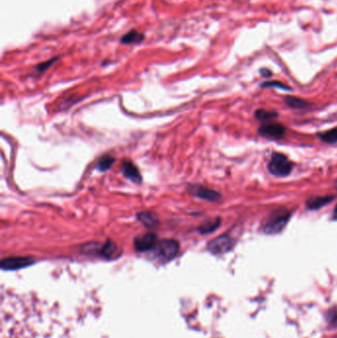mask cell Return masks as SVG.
I'll use <instances>...</instances> for the list:
<instances>
[{"mask_svg":"<svg viewBox=\"0 0 337 338\" xmlns=\"http://www.w3.org/2000/svg\"><path fill=\"white\" fill-rule=\"evenodd\" d=\"M333 200H334L333 195L315 196V197H311L307 200L306 206L309 210H319L320 208L329 204V203H331Z\"/></svg>","mask_w":337,"mask_h":338,"instance_id":"11","label":"cell"},{"mask_svg":"<svg viewBox=\"0 0 337 338\" xmlns=\"http://www.w3.org/2000/svg\"><path fill=\"white\" fill-rule=\"evenodd\" d=\"M334 186H335V188H336V189H337V180H336V181H335V183H334Z\"/></svg>","mask_w":337,"mask_h":338,"instance_id":"24","label":"cell"},{"mask_svg":"<svg viewBox=\"0 0 337 338\" xmlns=\"http://www.w3.org/2000/svg\"><path fill=\"white\" fill-rule=\"evenodd\" d=\"M291 218V213L285 208H279L269 214L262 225L263 232L266 234L280 233L287 225Z\"/></svg>","mask_w":337,"mask_h":338,"instance_id":"1","label":"cell"},{"mask_svg":"<svg viewBox=\"0 0 337 338\" xmlns=\"http://www.w3.org/2000/svg\"><path fill=\"white\" fill-rule=\"evenodd\" d=\"M234 244V240L229 235L223 234L211 241L207 245V249L215 255H220L230 251L233 248Z\"/></svg>","mask_w":337,"mask_h":338,"instance_id":"5","label":"cell"},{"mask_svg":"<svg viewBox=\"0 0 337 338\" xmlns=\"http://www.w3.org/2000/svg\"><path fill=\"white\" fill-rule=\"evenodd\" d=\"M158 242L157 235L153 232H148L146 234L137 236L133 240V247L138 252H148L154 248Z\"/></svg>","mask_w":337,"mask_h":338,"instance_id":"7","label":"cell"},{"mask_svg":"<svg viewBox=\"0 0 337 338\" xmlns=\"http://www.w3.org/2000/svg\"><path fill=\"white\" fill-rule=\"evenodd\" d=\"M56 59H57V57H54V58H52V59H50V60H47V61H45V62H42V63L38 64V65L36 66V72H37L38 74H42V73L46 72V71L49 69V67H50Z\"/></svg>","mask_w":337,"mask_h":338,"instance_id":"21","label":"cell"},{"mask_svg":"<svg viewBox=\"0 0 337 338\" xmlns=\"http://www.w3.org/2000/svg\"><path fill=\"white\" fill-rule=\"evenodd\" d=\"M285 103L293 108V109H305L309 106H311V104L309 102H307L306 100H302L300 98L298 97H294V96H286L284 98Z\"/></svg>","mask_w":337,"mask_h":338,"instance_id":"15","label":"cell"},{"mask_svg":"<svg viewBox=\"0 0 337 338\" xmlns=\"http://www.w3.org/2000/svg\"><path fill=\"white\" fill-rule=\"evenodd\" d=\"M260 86L262 88H280L282 90H286V91H290L292 90V88L286 84H284L281 81H277V80H273V81H264L260 84Z\"/></svg>","mask_w":337,"mask_h":338,"instance_id":"19","label":"cell"},{"mask_svg":"<svg viewBox=\"0 0 337 338\" xmlns=\"http://www.w3.org/2000/svg\"><path fill=\"white\" fill-rule=\"evenodd\" d=\"M137 219L147 228L150 229L155 228L159 225V220L157 216L152 212H140L137 214Z\"/></svg>","mask_w":337,"mask_h":338,"instance_id":"12","label":"cell"},{"mask_svg":"<svg viewBox=\"0 0 337 338\" xmlns=\"http://www.w3.org/2000/svg\"><path fill=\"white\" fill-rule=\"evenodd\" d=\"M318 137L324 143L326 144H335L337 143V127L333 128L331 130L322 131L318 133Z\"/></svg>","mask_w":337,"mask_h":338,"instance_id":"17","label":"cell"},{"mask_svg":"<svg viewBox=\"0 0 337 338\" xmlns=\"http://www.w3.org/2000/svg\"><path fill=\"white\" fill-rule=\"evenodd\" d=\"M327 321L332 327H337V307H333L328 311Z\"/></svg>","mask_w":337,"mask_h":338,"instance_id":"20","label":"cell"},{"mask_svg":"<svg viewBox=\"0 0 337 338\" xmlns=\"http://www.w3.org/2000/svg\"><path fill=\"white\" fill-rule=\"evenodd\" d=\"M258 132L265 138L279 140L285 136L286 128L280 124L269 123V124L262 125L258 129Z\"/></svg>","mask_w":337,"mask_h":338,"instance_id":"8","label":"cell"},{"mask_svg":"<svg viewBox=\"0 0 337 338\" xmlns=\"http://www.w3.org/2000/svg\"><path fill=\"white\" fill-rule=\"evenodd\" d=\"M35 260L32 257L28 256H18V257H8L4 258L1 261V269L2 270H8V271H12V270H18L21 268L28 267L32 264H34Z\"/></svg>","mask_w":337,"mask_h":338,"instance_id":"9","label":"cell"},{"mask_svg":"<svg viewBox=\"0 0 337 338\" xmlns=\"http://www.w3.org/2000/svg\"><path fill=\"white\" fill-rule=\"evenodd\" d=\"M260 74H261L262 76H265V77H270L272 75V73L269 70H267V69H262L260 71Z\"/></svg>","mask_w":337,"mask_h":338,"instance_id":"22","label":"cell"},{"mask_svg":"<svg viewBox=\"0 0 337 338\" xmlns=\"http://www.w3.org/2000/svg\"><path fill=\"white\" fill-rule=\"evenodd\" d=\"M180 250V244L175 240L164 239L157 242L154 248L151 250L153 256L159 261L168 262L174 259Z\"/></svg>","mask_w":337,"mask_h":338,"instance_id":"2","label":"cell"},{"mask_svg":"<svg viewBox=\"0 0 337 338\" xmlns=\"http://www.w3.org/2000/svg\"><path fill=\"white\" fill-rule=\"evenodd\" d=\"M255 118L260 122H268L278 117V113L275 111H268L264 109H258L254 113Z\"/></svg>","mask_w":337,"mask_h":338,"instance_id":"18","label":"cell"},{"mask_svg":"<svg viewBox=\"0 0 337 338\" xmlns=\"http://www.w3.org/2000/svg\"><path fill=\"white\" fill-rule=\"evenodd\" d=\"M115 161H116L115 157H113L112 155L106 154L98 160V162L96 164V169L100 172L108 171L109 169H111V167L114 165Z\"/></svg>","mask_w":337,"mask_h":338,"instance_id":"16","label":"cell"},{"mask_svg":"<svg viewBox=\"0 0 337 338\" xmlns=\"http://www.w3.org/2000/svg\"><path fill=\"white\" fill-rule=\"evenodd\" d=\"M145 36L143 35L142 33L136 31V30H131V32L125 34V35L121 38V42L122 44L125 45H131V44H139L142 41H144Z\"/></svg>","mask_w":337,"mask_h":338,"instance_id":"14","label":"cell"},{"mask_svg":"<svg viewBox=\"0 0 337 338\" xmlns=\"http://www.w3.org/2000/svg\"><path fill=\"white\" fill-rule=\"evenodd\" d=\"M221 223H222L221 218H215L213 220H209V221L204 222L197 228V230L201 234H208V233H211V232H214L215 230H217L220 227Z\"/></svg>","mask_w":337,"mask_h":338,"instance_id":"13","label":"cell"},{"mask_svg":"<svg viewBox=\"0 0 337 338\" xmlns=\"http://www.w3.org/2000/svg\"><path fill=\"white\" fill-rule=\"evenodd\" d=\"M121 171L123 175L136 184H142L143 176L139 170L138 166L131 160H124L121 165Z\"/></svg>","mask_w":337,"mask_h":338,"instance_id":"10","label":"cell"},{"mask_svg":"<svg viewBox=\"0 0 337 338\" xmlns=\"http://www.w3.org/2000/svg\"><path fill=\"white\" fill-rule=\"evenodd\" d=\"M332 220L337 221V205H336V207H335V209H334V211H333V214H332Z\"/></svg>","mask_w":337,"mask_h":338,"instance_id":"23","label":"cell"},{"mask_svg":"<svg viewBox=\"0 0 337 338\" xmlns=\"http://www.w3.org/2000/svg\"><path fill=\"white\" fill-rule=\"evenodd\" d=\"M293 166L294 164L285 154L275 152L271 155L270 161L268 163V170L274 176L286 177L292 172Z\"/></svg>","mask_w":337,"mask_h":338,"instance_id":"3","label":"cell"},{"mask_svg":"<svg viewBox=\"0 0 337 338\" xmlns=\"http://www.w3.org/2000/svg\"><path fill=\"white\" fill-rule=\"evenodd\" d=\"M187 191L189 194L193 195L196 198L209 202H218L222 199L220 192L204 187L200 184H189L187 186Z\"/></svg>","mask_w":337,"mask_h":338,"instance_id":"6","label":"cell"},{"mask_svg":"<svg viewBox=\"0 0 337 338\" xmlns=\"http://www.w3.org/2000/svg\"><path fill=\"white\" fill-rule=\"evenodd\" d=\"M82 250L86 254L97 253L106 259H113L119 255V246L112 240H108L103 244L98 243L86 244L82 246Z\"/></svg>","mask_w":337,"mask_h":338,"instance_id":"4","label":"cell"}]
</instances>
